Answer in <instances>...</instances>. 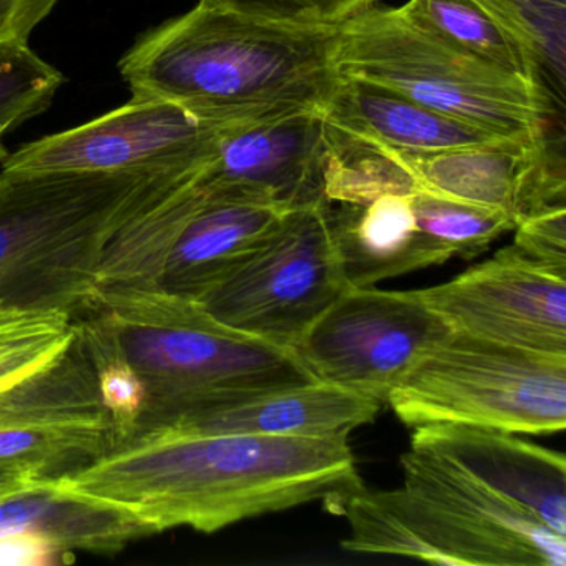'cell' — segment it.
Returning a JSON list of instances; mask_svg holds the SVG:
<instances>
[{"label":"cell","mask_w":566,"mask_h":566,"mask_svg":"<svg viewBox=\"0 0 566 566\" xmlns=\"http://www.w3.org/2000/svg\"><path fill=\"white\" fill-rule=\"evenodd\" d=\"M59 482L127 510L155 533H214L313 502L340 515L364 486L349 436H234L178 426L132 430Z\"/></svg>","instance_id":"1"},{"label":"cell","mask_w":566,"mask_h":566,"mask_svg":"<svg viewBox=\"0 0 566 566\" xmlns=\"http://www.w3.org/2000/svg\"><path fill=\"white\" fill-rule=\"evenodd\" d=\"M337 28H297L197 6L145 32L118 69L135 98L220 125L319 112L340 82Z\"/></svg>","instance_id":"2"},{"label":"cell","mask_w":566,"mask_h":566,"mask_svg":"<svg viewBox=\"0 0 566 566\" xmlns=\"http://www.w3.org/2000/svg\"><path fill=\"white\" fill-rule=\"evenodd\" d=\"M85 314L144 380L147 403L135 429L181 422L316 380L294 350L240 333L198 301L168 291L105 287Z\"/></svg>","instance_id":"3"},{"label":"cell","mask_w":566,"mask_h":566,"mask_svg":"<svg viewBox=\"0 0 566 566\" xmlns=\"http://www.w3.org/2000/svg\"><path fill=\"white\" fill-rule=\"evenodd\" d=\"M195 171L2 174L0 306L82 316L98 294L102 254L118 227Z\"/></svg>","instance_id":"4"},{"label":"cell","mask_w":566,"mask_h":566,"mask_svg":"<svg viewBox=\"0 0 566 566\" xmlns=\"http://www.w3.org/2000/svg\"><path fill=\"white\" fill-rule=\"evenodd\" d=\"M337 72L509 140L536 142L563 117L552 98L516 75L453 48L399 8H373L337 28Z\"/></svg>","instance_id":"5"},{"label":"cell","mask_w":566,"mask_h":566,"mask_svg":"<svg viewBox=\"0 0 566 566\" xmlns=\"http://www.w3.org/2000/svg\"><path fill=\"white\" fill-rule=\"evenodd\" d=\"M407 427L463 423L509 433L563 432L566 356L452 331L387 396Z\"/></svg>","instance_id":"6"},{"label":"cell","mask_w":566,"mask_h":566,"mask_svg":"<svg viewBox=\"0 0 566 566\" xmlns=\"http://www.w3.org/2000/svg\"><path fill=\"white\" fill-rule=\"evenodd\" d=\"M346 287L324 200L284 213L256 250L197 301L220 323L294 350Z\"/></svg>","instance_id":"7"},{"label":"cell","mask_w":566,"mask_h":566,"mask_svg":"<svg viewBox=\"0 0 566 566\" xmlns=\"http://www.w3.org/2000/svg\"><path fill=\"white\" fill-rule=\"evenodd\" d=\"M452 331L417 291L346 287L294 353L314 379L386 403L412 364Z\"/></svg>","instance_id":"8"},{"label":"cell","mask_w":566,"mask_h":566,"mask_svg":"<svg viewBox=\"0 0 566 566\" xmlns=\"http://www.w3.org/2000/svg\"><path fill=\"white\" fill-rule=\"evenodd\" d=\"M117 440L94 367L77 337L38 373L0 390V467L32 479H62Z\"/></svg>","instance_id":"9"},{"label":"cell","mask_w":566,"mask_h":566,"mask_svg":"<svg viewBox=\"0 0 566 566\" xmlns=\"http://www.w3.org/2000/svg\"><path fill=\"white\" fill-rule=\"evenodd\" d=\"M224 127L171 102L132 97L87 124L24 145L8 155L0 171H197L213 157Z\"/></svg>","instance_id":"10"},{"label":"cell","mask_w":566,"mask_h":566,"mask_svg":"<svg viewBox=\"0 0 566 566\" xmlns=\"http://www.w3.org/2000/svg\"><path fill=\"white\" fill-rule=\"evenodd\" d=\"M417 294L453 331L566 356V276L526 260L513 244Z\"/></svg>","instance_id":"11"},{"label":"cell","mask_w":566,"mask_h":566,"mask_svg":"<svg viewBox=\"0 0 566 566\" xmlns=\"http://www.w3.org/2000/svg\"><path fill=\"white\" fill-rule=\"evenodd\" d=\"M323 148L319 112L228 125L195 181L218 197L287 213L324 201Z\"/></svg>","instance_id":"12"},{"label":"cell","mask_w":566,"mask_h":566,"mask_svg":"<svg viewBox=\"0 0 566 566\" xmlns=\"http://www.w3.org/2000/svg\"><path fill=\"white\" fill-rule=\"evenodd\" d=\"M340 515L349 523L343 548L455 566H523L500 539L439 500L413 492L367 490L349 496Z\"/></svg>","instance_id":"13"},{"label":"cell","mask_w":566,"mask_h":566,"mask_svg":"<svg viewBox=\"0 0 566 566\" xmlns=\"http://www.w3.org/2000/svg\"><path fill=\"white\" fill-rule=\"evenodd\" d=\"M410 447L439 457L566 536L565 455L513 433L463 423L416 427Z\"/></svg>","instance_id":"14"},{"label":"cell","mask_w":566,"mask_h":566,"mask_svg":"<svg viewBox=\"0 0 566 566\" xmlns=\"http://www.w3.org/2000/svg\"><path fill=\"white\" fill-rule=\"evenodd\" d=\"M565 137L536 142L499 140L437 151H396L422 190L480 207L505 211L520 220L542 190Z\"/></svg>","instance_id":"15"},{"label":"cell","mask_w":566,"mask_h":566,"mask_svg":"<svg viewBox=\"0 0 566 566\" xmlns=\"http://www.w3.org/2000/svg\"><path fill=\"white\" fill-rule=\"evenodd\" d=\"M386 403L333 384L281 387L167 426L234 436L333 437L374 422Z\"/></svg>","instance_id":"16"},{"label":"cell","mask_w":566,"mask_h":566,"mask_svg":"<svg viewBox=\"0 0 566 566\" xmlns=\"http://www.w3.org/2000/svg\"><path fill=\"white\" fill-rule=\"evenodd\" d=\"M35 533L67 553L111 555L155 535L127 510L62 485L59 479L31 480L0 495V535Z\"/></svg>","instance_id":"17"},{"label":"cell","mask_w":566,"mask_h":566,"mask_svg":"<svg viewBox=\"0 0 566 566\" xmlns=\"http://www.w3.org/2000/svg\"><path fill=\"white\" fill-rule=\"evenodd\" d=\"M410 197L384 195L367 205L326 201L327 227L347 286H376L442 264L417 227Z\"/></svg>","instance_id":"18"},{"label":"cell","mask_w":566,"mask_h":566,"mask_svg":"<svg viewBox=\"0 0 566 566\" xmlns=\"http://www.w3.org/2000/svg\"><path fill=\"white\" fill-rule=\"evenodd\" d=\"M324 120L396 151H437L509 140L369 82L340 77Z\"/></svg>","instance_id":"19"},{"label":"cell","mask_w":566,"mask_h":566,"mask_svg":"<svg viewBox=\"0 0 566 566\" xmlns=\"http://www.w3.org/2000/svg\"><path fill=\"white\" fill-rule=\"evenodd\" d=\"M422 190L396 151L324 120L323 195L327 203L367 205L384 195Z\"/></svg>","instance_id":"20"},{"label":"cell","mask_w":566,"mask_h":566,"mask_svg":"<svg viewBox=\"0 0 566 566\" xmlns=\"http://www.w3.org/2000/svg\"><path fill=\"white\" fill-rule=\"evenodd\" d=\"M399 9L453 48L542 88L528 55L475 0H409Z\"/></svg>","instance_id":"21"},{"label":"cell","mask_w":566,"mask_h":566,"mask_svg":"<svg viewBox=\"0 0 566 566\" xmlns=\"http://www.w3.org/2000/svg\"><path fill=\"white\" fill-rule=\"evenodd\" d=\"M523 49L539 85L565 112L566 0H475Z\"/></svg>","instance_id":"22"},{"label":"cell","mask_w":566,"mask_h":566,"mask_svg":"<svg viewBox=\"0 0 566 566\" xmlns=\"http://www.w3.org/2000/svg\"><path fill=\"white\" fill-rule=\"evenodd\" d=\"M417 227L442 264L452 258L469 261L489 250L493 241L515 230L509 213L419 190L410 197Z\"/></svg>","instance_id":"23"},{"label":"cell","mask_w":566,"mask_h":566,"mask_svg":"<svg viewBox=\"0 0 566 566\" xmlns=\"http://www.w3.org/2000/svg\"><path fill=\"white\" fill-rule=\"evenodd\" d=\"M74 337L71 311L0 306V390L57 359Z\"/></svg>","instance_id":"24"},{"label":"cell","mask_w":566,"mask_h":566,"mask_svg":"<svg viewBox=\"0 0 566 566\" xmlns=\"http://www.w3.org/2000/svg\"><path fill=\"white\" fill-rule=\"evenodd\" d=\"M75 337L94 367L102 403L114 420L117 439H122L135 429L144 413V380L91 314L75 317Z\"/></svg>","instance_id":"25"},{"label":"cell","mask_w":566,"mask_h":566,"mask_svg":"<svg viewBox=\"0 0 566 566\" xmlns=\"http://www.w3.org/2000/svg\"><path fill=\"white\" fill-rule=\"evenodd\" d=\"M65 77L24 44H0V125L9 130L44 114Z\"/></svg>","instance_id":"26"},{"label":"cell","mask_w":566,"mask_h":566,"mask_svg":"<svg viewBox=\"0 0 566 566\" xmlns=\"http://www.w3.org/2000/svg\"><path fill=\"white\" fill-rule=\"evenodd\" d=\"M377 0H200L198 6L297 28H339L344 22L373 8Z\"/></svg>","instance_id":"27"},{"label":"cell","mask_w":566,"mask_h":566,"mask_svg":"<svg viewBox=\"0 0 566 566\" xmlns=\"http://www.w3.org/2000/svg\"><path fill=\"white\" fill-rule=\"evenodd\" d=\"M513 247L522 256L566 276V208L542 211L516 223Z\"/></svg>","instance_id":"28"},{"label":"cell","mask_w":566,"mask_h":566,"mask_svg":"<svg viewBox=\"0 0 566 566\" xmlns=\"http://www.w3.org/2000/svg\"><path fill=\"white\" fill-rule=\"evenodd\" d=\"M61 0H0V44H24Z\"/></svg>","instance_id":"29"},{"label":"cell","mask_w":566,"mask_h":566,"mask_svg":"<svg viewBox=\"0 0 566 566\" xmlns=\"http://www.w3.org/2000/svg\"><path fill=\"white\" fill-rule=\"evenodd\" d=\"M72 553L35 533L0 535V566H49L67 563Z\"/></svg>","instance_id":"30"},{"label":"cell","mask_w":566,"mask_h":566,"mask_svg":"<svg viewBox=\"0 0 566 566\" xmlns=\"http://www.w3.org/2000/svg\"><path fill=\"white\" fill-rule=\"evenodd\" d=\"M31 480L35 479H32L29 473L22 472V470L0 467V495L12 492L24 483L31 482Z\"/></svg>","instance_id":"31"},{"label":"cell","mask_w":566,"mask_h":566,"mask_svg":"<svg viewBox=\"0 0 566 566\" xmlns=\"http://www.w3.org/2000/svg\"><path fill=\"white\" fill-rule=\"evenodd\" d=\"M8 127H4V125H0V145H2V138H4V135L8 134Z\"/></svg>","instance_id":"32"}]
</instances>
